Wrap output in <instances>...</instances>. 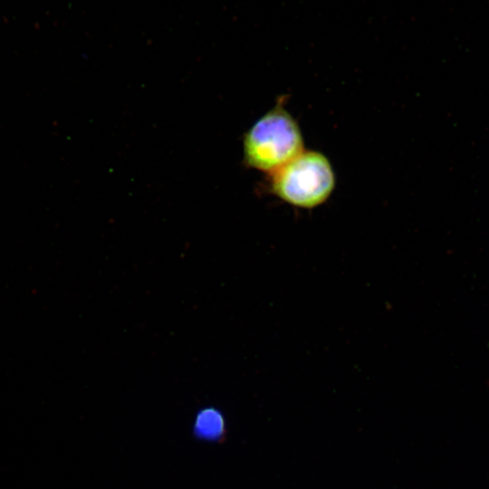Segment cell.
<instances>
[{"mask_svg": "<svg viewBox=\"0 0 489 489\" xmlns=\"http://www.w3.org/2000/svg\"><path fill=\"white\" fill-rule=\"evenodd\" d=\"M302 151L301 130L282 104L262 116L244 138L245 163L266 173H274Z\"/></svg>", "mask_w": 489, "mask_h": 489, "instance_id": "obj_1", "label": "cell"}, {"mask_svg": "<svg viewBox=\"0 0 489 489\" xmlns=\"http://www.w3.org/2000/svg\"><path fill=\"white\" fill-rule=\"evenodd\" d=\"M335 185L328 158L317 151H302L272 174L273 192L298 207L312 208L327 200Z\"/></svg>", "mask_w": 489, "mask_h": 489, "instance_id": "obj_2", "label": "cell"}, {"mask_svg": "<svg viewBox=\"0 0 489 489\" xmlns=\"http://www.w3.org/2000/svg\"><path fill=\"white\" fill-rule=\"evenodd\" d=\"M193 430L197 438L207 441L218 440L225 432V418L216 408H204L197 415Z\"/></svg>", "mask_w": 489, "mask_h": 489, "instance_id": "obj_3", "label": "cell"}]
</instances>
